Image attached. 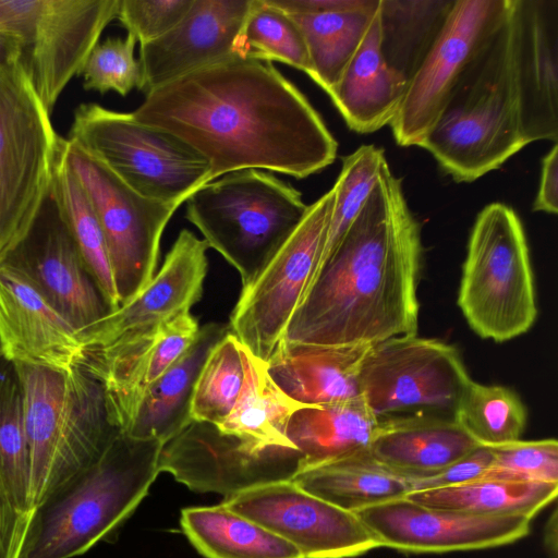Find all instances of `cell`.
<instances>
[{"instance_id":"11","label":"cell","mask_w":558,"mask_h":558,"mask_svg":"<svg viewBox=\"0 0 558 558\" xmlns=\"http://www.w3.org/2000/svg\"><path fill=\"white\" fill-rule=\"evenodd\" d=\"M331 187L308 205L301 222L254 280L242 288L230 331L267 362L281 341L318 268L333 205Z\"/></svg>"},{"instance_id":"35","label":"cell","mask_w":558,"mask_h":558,"mask_svg":"<svg viewBox=\"0 0 558 558\" xmlns=\"http://www.w3.org/2000/svg\"><path fill=\"white\" fill-rule=\"evenodd\" d=\"M64 149L65 138L56 161L51 191L89 276L112 311L120 305V300L106 240L89 198L66 161Z\"/></svg>"},{"instance_id":"40","label":"cell","mask_w":558,"mask_h":558,"mask_svg":"<svg viewBox=\"0 0 558 558\" xmlns=\"http://www.w3.org/2000/svg\"><path fill=\"white\" fill-rule=\"evenodd\" d=\"M386 167L385 153L375 145H362L343 157L340 173L332 186L333 205L319 265L359 215Z\"/></svg>"},{"instance_id":"27","label":"cell","mask_w":558,"mask_h":558,"mask_svg":"<svg viewBox=\"0 0 558 558\" xmlns=\"http://www.w3.org/2000/svg\"><path fill=\"white\" fill-rule=\"evenodd\" d=\"M229 331L228 324L202 326L190 349L147 388L123 434L165 445L184 429L192 422L190 408L198 374L211 349Z\"/></svg>"},{"instance_id":"19","label":"cell","mask_w":558,"mask_h":558,"mask_svg":"<svg viewBox=\"0 0 558 558\" xmlns=\"http://www.w3.org/2000/svg\"><path fill=\"white\" fill-rule=\"evenodd\" d=\"M199 326L190 311L166 323L86 351L83 369L104 390L111 424L125 433L147 388L194 343Z\"/></svg>"},{"instance_id":"49","label":"cell","mask_w":558,"mask_h":558,"mask_svg":"<svg viewBox=\"0 0 558 558\" xmlns=\"http://www.w3.org/2000/svg\"><path fill=\"white\" fill-rule=\"evenodd\" d=\"M0 357H2V355H1V350H0Z\"/></svg>"},{"instance_id":"13","label":"cell","mask_w":558,"mask_h":558,"mask_svg":"<svg viewBox=\"0 0 558 558\" xmlns=\"http://www.w3.org/2000/svg\"><path fill=\"white\" fill-rule=\"evenodd\" d=\"M357 380L360 397L383 418L409 410L453 415L471 378L454 345L416 333L372 344Z\"/></svg>"},{"instance_id":"1","label":"cell","mask_w":558,"mask_h":558,"mask_svg":"<svg viewBox=\"0 0 558 558\" xmlns=\"http://www.w3.org/2000/svg\"><path fill=\"white\" fill-rule=\"evenodd\" d=\"M209 167V182L245 169L304 179L331 165L338 143L307 98L272 63L234 58L146 95L132 112Z\"/></svg>"},{"instance_id":"32","label":"cell","mask_w":558,"mask_h":558,"mask_svg":"<svg viewBox=\"0 0 558 558\" xmlns=\"http://www.w3.org/2000/svg\"><path fill=\"white\" fill-rule=\"evenodd\" d=\"M180 524L206 558H303L294 545L222 504L184 508Z\"/></svg>"},{"instance_id":"14","label":"cell","mask_w":558,"mask_h":558,"mask_svg":"<svg viewBox=\"0 0 558 558\" xmlns=\"http://www.w3.org/2000/svg\"><path fill=\"white\" fill-rule=\"evenodd\" d=\"M510 8L511 0H454L390 123L398 145H422L465 71L505 22Z\"/></svg>"},{"instance_id":"8","label":"cell","mask_w":558,"mask_h":558,"mask_svg":"<svg viewBox=\"0 0 558 558\" xmlns=\"http://www.w3.org/2000/svg\"><path fill=\"white\" fill-rule=\"evenodd\" d=\"M63 140L21 63L0 65V263L27 238Z\"/></svg>"},{"instance_id":"37","label":"cell","mask_w":558,"mask_h":558,"mask_svg":"<svg viewBox=\"0 0 558 558\" xmlns=\"http://www.w3.org/2000/svg\"><path fill=\"white\" fill-rule=\"evenodd\" d=\"M242 58L280 62L312 76L304 37L290 14L269 0H253L240 33Z\"/></svg>"},{"instance_id":"15","label":"cell","mask_w":558,"mask_h":558,"mask_svg":"<svg viewBox=\"0 0 558 558\" xmlns=\"http://www.w3.org/2000/svg\"><path fill=\"white\" fill-rule=\"evenodd\" d=\"M294 545L303 558H351L380 547L360 518L292 480L255 486L221 502Z\"/></svg>"},{"instance_id":"28","label":"cell","mask_w":558,"mask_h":558,"mask_svg":"<svg viewBox=\"0 0 558 558\" xmlns=\"http://www.w3.org/2000/svg\"><path fill=\"white\" fill-rule=\"evenodd\" d=\"M377 417L359 396L324 404L303 405L287 425V437L301 453V471L369 450L379 428Z\"/></svg>"},{"instance_id":"48","label":"cell","mask_w":558,"mask_h":558,"mask_svg":"<svg viewBox=\"0 0 558 558\" xmlns=\"http://www.w3.org/2000/svg\"><path fill=\"white\" fill-rule=\"evenodd\" d=\"M20 48L13 36L0 29V65L19 61Z\"/></svg>"},{"instance_id":"29","label":"cell","mask_w":558,"mask_h":558,"mask_svg":"<svg viewBox=\"0 0 558 558\" xmlns=\"http://www.w3.org/2000/svg\"><path fill=\"white\" fill-rule=\"evenodd\" d=\"M240 352L243 385L232 411L217 427L240 438L254 452L274 448L296 450L286 430L292 413L303 404L283 392L268 373L267 363L241 342Z\"/></svg>"},{"instance_id":"22","label":"cell","mask_w":558,"mask_h":558,"mask_svg":"<svg viewBox=\"0 0 558 558\" xmlns=\"http://www.w3.org/2000/svg\"><path fill=\"white\" fill-rule=\"evenodd\" d=\"M514 72L523 137H558V0H512Z\"/></svg>"},{"instance_id":"33","label":"cell","mask_w":558,"mask_h":558,"mask_svg":"<svg viewBox=\"0 0 558 558\" xmlns=\"http://www.w3.org/2000/svg\"><path fill=\"white\" fill-rule=\"evenodd\" d=\"M558 483L480 478L465 484L409 493L417 504L481 515L532 519L556 500Z\"/></svg>"},{"instance_id":"6","label":"cell","mask_w":558,"mask_h":558,"mask_svg":"<svg viewBox=\"0 0 558 558\" xmlns=\"http://www.w3.org/2000/svg\"><path fill=\"white\" fill-rule=\"evenodd\" d=\"M186 219L250 284L293 232L308 205L292 185L269 172L227 173L185 201Z\"/></svg>"},{"instance_id":"4","label":"cell","mask_w":558,"mask_h":558,"mask_svg":"<svg viewBox=\"0 0 558 558\" xmlns=\"http://www.w3.org/2000/svg\"><path fill=\"white\" fill-rule=\"evenodd\" d=\"M526 145L519 111L510 8L420 147L457 182H472L499 168Z\"/></svg>"},{"instance_id":"42","label":"cell","mask_w":558,"mask_h":558,"mask_svg":"<svg viewBox=\"0 0 558 558\" xmlns=\"http://www.w3.org/2000/svg\"><path fill=\"white\" fill-rule=\"evenodd\" d=\"M493 463L482 478L558 483V442L517 440L492 448Z\"/></svg>"},{"instance_id":"45","label":"cell","mask_w":558,"mask_h":558,"mask_svg":"<svg viewBox=\"0 0 558 558\" xmlns=\"http://www.w3.org/2000/svg\"><path fill=\"white\" fill-rule=\"evenodd\" d=\"M31 512L17 510L0 483V558H17Z\"/></svg>"},{"instance_id":"16","label":"cell","mask_w":558,"mask_h":558,"mask_svg":"<svg viewBox=\"0 0 558 558\" xmlns=\"http://www.w3.org/2000/svg\"><path fill=\"white\" fill-rule=\"evenodd\" d=\"M302 460L301 453L291 448L254 452L215 424L192 421L162 445L159 469L194 492L228 497L255 486L292 480L300 472Z\"/></svg>"},{"instance_id":"17","label":"cell","mask_w":558,"mask_h":558,"mask_svg":"<svg viewBox=\"0 0 558 558\" xmlns=\"http://www.w3.org/2000/svg\"><path fill=\"white\" fill-rule=\"evenodd\" d=\"M380 547L429 554L476 550L514 543L530 533L532 519L481 515L433 508L407 497L355 513Z\"/></svg>"},{"instance_id":"38","label":"cell","mask_w":558,"mask_h":558,"mask_svg":"<svg viewBox=\"0 0 558 558\" xmlns=\"http://www.w3.org/2000/svg\"><path fill=\"white\" fill-rule=\"evenodd\" d=\"M0 483L17 510H33L22 396L13 369L12 375L0 373Z\"/></svg>"},{"instance_id":"41","label":"cell","mask_w":558,"mask_h":558,"mask_svg":"<svg viewBox=\"0 0 558 558\" xmlns=\"http://www.w3.org/2000/svg\"><path fill=\"white\" fill-rule=\"evenodd\" d=\"M135 44L130 34L98 43L82 71L84 88L100 94L112 90L121 96L134 88L141 89L142 69L134 57Z\"/></svg>"},{"instance_id":"5","label":"cell","mask_w":558,"mask_h":558,"mask_svg":"<svg viewBox=\"0 0 558 558\" xmlns=\"http://www.w3.org/2000/svg\"><path fill=\"white\" fill-rule=\"evenodd\" d=\"M29 453L33 508L96 461L120 434L100 384L83 368L63 372L13 364Z\"/></svg>"},{"instance_id":"30","label":"cell","mask_w":558,"mask_h":558,"mask_svg":"<svg viewBox=\"0 0 558 558\" xmlns=\"http://www.w3.org/2000/svg\"><path fill=\"white\" fill-rule=\"evenodd\" d=\"M292 481L352 513L405 497L412 490L407 476L381 464L369 450L310 466Z\"/></svg>"},{"instance_id":"31","label":"cell","mask_w":558,"mask_h":558,"mask_svg":"<svg viewBox=\"0 0 558 558\" xmlns=\"http://www.w3.org/2000/svg\"><path fill=\"white\" fill-rule=\"evenodd\" d=\"M379 2L342 0L338 8L329 11L290 14L307 47L311 78L327 94L336 86L360 47Z\"/></svg>"},{"instance_id":"47","label":"cell","mask_w":558,"mask_h":558,"mask_svg":"<svg viewBox=\"0 0 558 558\" xmlns=\"http://www.w3.org/2000/svg\"><path fill=\"white\" fill-rule=\"evenodd\" d=\"M543 546L548 558H558V510L554 508L546 521L543 534Z\"/></svg>"},{"instance_id":"3","label":"cell","mask_w":558,"mask_h":558,"mask_svg":"<svg viewBox=\"0 0 558 558\" xmlns=\"http://www.w3.org/2000/svg\"><path fill=\"white\" fill-rule=\"evenodd\" d=\"M161 449L156 439L120 433L33 508L17 558H73L107 539L147 495Z\"/></svg>"},{"instance_id":"18","label":"cell","mask_w":558,"mask_h":558,"mask_svg":"<svg viewBox=\"0 0 558 558\" xmlns=\"http://www.w3.org/2000/svg\"><path fill=\"white\" fill-rule=\"evenodd\" d=\"M8 258L0 263V350L13 364L63 372L83 368L80 331L54 306L36 277Z\"/></svg>"},{"instance_id":"25","label":"cell","mask_w":558,"mask_h":558,"mask_svg":"<svg viewBox=\"0 0 558 558\" xmlns=\"http://www.w3.org/2000/svg\"><path fill=\"white\" fill-rule=\"evenodd\" d=\"M478 446L453 415L418 413L380 418L369 451L399 474L422 476L447 468Z\"/></svg>"},{"instance_id":"26","label":"cell","mask_w":558,"mask_h":558,"mask_svg":"<svg viewBox=\"0 0 558 558\" xmlns=\"http://www.w3.org/2000/svg\"><path fill=\"white\" fill-rule=\"evenodd\" d=\"M371 345H313L281 339L266 362L279 388L303 405L359 397V371Z\"/></svg>"},{"instance_id":"23","label":"cell","mask_w":558,"mask_h":558,"mask_svg":"<svg viewBox=\"0 0 558 558\" xmlns=\"http://www.w3.org/2000/svg\"><path fill=\"white\" fill-rule=\"evenodd\" d=\"M29 232L38 240L34 276L80 332L111 311L83 263L51 190Z\"/></svg>"},{"instance_id":"44","label":"cell","mask_w":558,"mask_h":558,"mask_svg":"<svg viewBox=\"0 0 558 558\" xmlns=\"http://www.w3.org/2000/svg\"><path fill=\"white\" fill-rule=\"evenodd\" d=\"M492 463V448L478 446L465 457L438 472L407 477L411 483V492L449 487L482 478Z\"/></svg>"},{"instance_id":"43","label":"cell","mask_w":558,"mask_h":558,"mask_svg":"<svg viewBox=\"0 0 558 558\" xmlns=\"http://www.w3.org/2000/svg\"><path fill=\"white\" fill-rule=\"evenodd\" d=\"M192 3L193 0H119L116 19L143 45L172 29Z\"/></svg>"},{"instance_id":"39","label":"cell","mask_w":558,"mask_h":558,"mask_svg":"<svg viewBox=\"0 0 558 558\" xmlns=\"http://www.w3.org/2000/svg\"><path fill=\"white\" fill-rule=\"evenodd\" d=\"M244 380L240 341L231 332L211 349L196 379L192 421L220 425L232 411Z\"/></svg>"},{"instance_id":"7","label":"cell","mask_w":558,"mask_h":558,"mask_svg":"<svg viewBox=\"0 0 558 558\" xmlns=\"http://www.w3.org/2000/svg\"><path fill=\"white\" fill-rule=\"evenodd\" d=\"M457 303L481 338L505 342L537 318L534 274L517 213L492 203L477 215L466 246Z\"/></svg>"},{"instance_id":"9","label":"cell","mask_w":558,"mask_h":558,"mask_svg":"<svg viewBox=\"0 0 558 558\" xmlns=\"http://www.w3.org/2000/svg\"><path fill=\"white\" fill-rule=\"evenodd\" d=\"M66 141L154 201L183 204L209 182V167L197 153L174 136L137 122L132 112L82 104L74 111Z\"/></svg>"},{"instance_id":"20","label":"cell","mask_w":558,"mask_h":558,"mask_svg":"<svg viewBox=\"0 0 558 558\" xmlns=\"http://www.w3.org/2000/svg\"><path fill=\"white\" fill-rule=\"evenodd\" d=\"M253 0H193L161 37L140 45L145 95L185 75L242 58L240 33Z\"/></svg>"},{"instance_id":"24","label":"cell","mask_w":558,"mask_h":558,"mask_svg":"<svg viewBox=\"0 0 558 558\" xmlns=\"http://www.w3.org/2000/svg\"><path fill=\"white\" fill-rule=\"evenodd\" d=\"M380 43L378 7L360 47L328 93L348 128L360 134L390 124L408 87L407 80L386 62Z\"/></svg>"},{"instance_id":"36","label":"cell","mask_w":558,"mask_h":558,"mask_svg":"<svg viewBox=\"0 0 558 558\" xmlns=\"http://www.w3.org/2000/svg\"><path fill=\"white\" fill-rule=\"evenodd\" d=\"M453 416L480 446L495 448L521 439L527 411L512 389L471 379Z\"/></svg>"},{"instance_id":"34","label":"cell","mask_w":558,"mask_h":558,"mask_svg":"<svg viewBox=\"0 0 558 558\" xmlns=\"http://www.w3.org/2000/svg\"><path fill=\"white\" fill-rule=\"evenodd\" d=\"M454 0H380L381 52L409 81L439 36Z\"/></svg>"},{"instance_id":"21","label":"cell","mask_w":558,"mask_h":558,"mask_svg":"<svg viewBox=\"0 0 558 558\" xmlns=\"http://www.w3.org/2000/svg\"><path fill=\"white\" fill-rule=\"evenodd\" d=\"M207 248L204 240L182 229L150 281L80 332L85 351L104 348L190 311L203 294Z\"/></svg>"},{"instance_id":"46","label":"cell","mask_w":558,"mask_h":558,"mask_svg":"<svg viewBox=\"0 0 558 558\" xmlns=\"http://www.w3.org/2000/svg\"><path fill=\"white\" fill-rule=\"evenodd\" d=\"M534 211H558V145L555 144L542 160L541 180L533 203Z\"/></svg>"},{"instance_id":"10","label":"cell","mask_w":558,"mask_h":558,"mask_svg":"<svg viewBox=\"0 0 558 558\" xmlns=\"http://www.w3.org/2000/svg\"><path fill=\"white\" fill-rule=\"evenodd\" d=\"M119 0H0V29L15 38L19 62L51 114L81 75Z\"/></svg>"},{"instance_id":"12","label":"cell","mask_w":558,"mask_h":558,"mask_svg":"<svg viewBox=\"0 0 558 558\" xmlns=\"http://www.w3.org/2000/svg\"><path fill=\"white\" fill-rule=\"evenodd\" d=\"M64 153L100 223L121 304L156 274L163 230L182 203L138 194L66 140Z\"/></svg>"},{"instance_id":"2","label":"cell","mask_w":558,"mask_h":558,"mask_svg":"<svg viewBox=\"0 0 558 558\" xmlns=\"http://www.w3.org/2000/svg\"><path fill=\"white\" fill-rule=\"evenodd\" d=\"M421 227L386 167L363 208L322 262L282 340L372 345L416 335Z\"/></svg>"}]
</instances>
